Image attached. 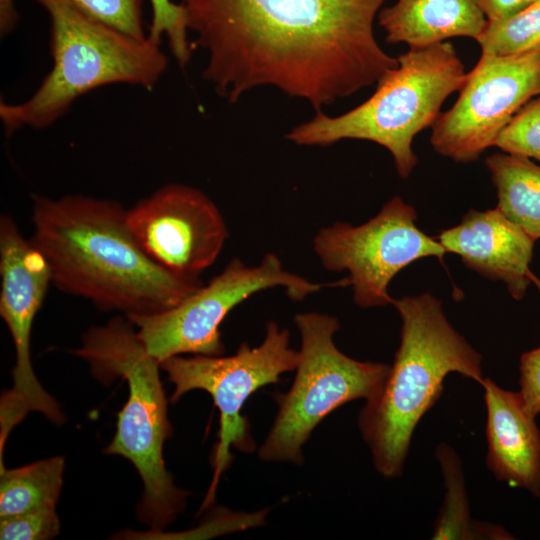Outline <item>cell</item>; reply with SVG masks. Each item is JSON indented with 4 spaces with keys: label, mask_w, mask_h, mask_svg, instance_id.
Segmentation results:
<instances>
[{
    "label": "cell",
    "mask_w": 540,
    "mask_h": 540,
    "mask_svg": "<svg viewBox=\"0 0 540 540\" xmlns=\"http://www.w3.org/2000/svg\"><path fill=\"white\" fill-rule=\"evenodd\" d=\"M387 0H182L203 77L230 102L258 86L316 111L366 88L398 65L378 44Z\"/></svg>",
    "instance_id": "obj_1"
},
{
    "label": "cell",
    "mask_w": 540,
    "mask_h": 540,
    "mask_svg": "<svg viewBox=\"0 0 540 540\" xmlns=\"http://www.w3.org/2000/svg\"><path fill=\"white\" fill-rule=\"evenodd\" d=\"M32 221L30 240L46 259L52 284L102 310L151 315L201 286L151 259L129 227L127 210L115 201L35 196Z\"/></svg>",
    "instance_id": "obj_2"
},
{
    "label": "cell",
    "mask_w": 540,
    "mask_h": 540,
    "mask_svg": "<svg viewBox=\"0 0 540 540\" xmlns=\"http://www.w3.org/2000/svg\"><path fill=\"white\" fill-rule=\"evenodd\" d=\"M402 319L400 345L378 392L366 400L358 427L373 465L386 479L403 472L414 430L450 372L483 381L481 355L447 320L431 294L393 300Z\"/></svg>",
    "instance_id": "obj_3"
},
{
    "label": "cell",
    "mask_w": 540,
    "mask_h": 540,
    "mask_svg": "<svg viewBox=\"0 0 540 540\" xmlns=\"http://www.w3.org/2000/svg\"><path fill=\"white\" fill-rule=\"evenodd\" d=\"M135 328L127 317L92 327L75 354L102 382L122 378L128 383V399L118 413L115 436L104 452L122 456L135 466L144 485L138 518L158 532L183 512L188 492L174 484L165 465L163 448L172 427L159 375L160 362L147 352Z\"/></svg>",
    "instance_id": "obj_4"
},
{
    "label": "cell",
    "mask_w": 540,
    "mask_h": 540,
    "mask_svg": "<svg viewBox=\"0 0 540 540\" xmlns=\"http://www.w3.org/2000/svg\"><path fill=\"white\" fill-rule=\"evenodd\" d=\"M50 18L53 65L37 90L20 103H0L6 135L43 129L81 96L111 84L153 89L168 60L160 44L135 38L82 11L70 0H36Z\"/></svg>",
    "instance_id": "obj_5"
},
{
    "label": "cell",
    "mask_w": 540,
    "mask_h": 540,
    "mask_svg": "<svg viewBox=\"0 0 540 540\" xmlns=\"http://www.w3.org/2000/svg\"><path fill=\"white\" fill-rule=\"evenodd\" d=\"M398 65L377 82L375 92L354 109L335 117L317 111L287 138L298 145L327 146L344 139L375 142L392 155L398 175L417 165L414 137L433 126L442 104L462 87L466 72L449 42L409 48Z\"/></svg>",
    "instance_id": "obj_6"
},
{
    "label": "cell",
    "mask_w": 540,
    "mask_h": 540,
    "mask_svg": "<svg viewBox=\"0 0 540 540\" xmlns=\"http://www.w3.org/2000/svg\"><path fill=\"white\" fill-rule=\"evenodd\" d=\"M301 345L294 381L278 400L279 409L258 450L267 462L303 463V446L319 423L342 405L368 400L380 389L389 367L355 360L334 343L337 318L319 312L295 316Z\"/></svg>",
    "instance_id": "obj_7"
},
{
    "label": "cell",
    "mask_w": 540,
    "mask_h": 540,
    "mask_svg": "<svg viewBox=\"0 0 540 540\" xmlns=\"http://www.w3.org/2000/svg\"><path fill=\"white\" fill-rule=\"evenodd\" d=\"M346 280L316 283L284 269L274 253L257 266L238 258L207 285L200 286L174 307L151 315L127 317L147 352L160 363L181 354L219 356L224 352L220 326L228 313L257 292L281 287L292 301L330 286H346Z\"/></svg>",
    "instance_id": "obj_8"
},
{
    "label": "cell",
    "mask_w": 540,
    "mask_h": 540,
    "mask_svg": "<svg viewBox=\"0 0 540 540\" xmlns=\"http://www.w3.org/2000/svg\"><path fill=\"white\" fill-rule=\"evenodd\" d=\"M299 352L290 347L288 329L275 321L266 326L263 342L251 348L240 344L230 356H174L160 363L175 389L171 401L176 402L192 390L208 392L220 413L219 440L213 455V477L201 509L207 508L223 472L232 460L231 447L249 452L254 442L249 425L241 415L246 400L258 389L279 381L283 373L296 369Z\"/></svg>",
    "instance_id": "obj_9"
},
{
    "label": "cell",
    "mask_w": 540,
    "mask_h": 540,
    "mask_svg": "<svg viewBox=\"0 0 540 540\" xmlns=\"http://www.w3.org/2000/svg\"><path fill=\"white\" fill-rule=\"evenodd\" d=\"M416 211L400 197L359 226L335 222L320 229L313 248L322 266L347 271L354 302L362 308L392 304L388 286L394 276L417 259L446 253L437 239L416 225Z\"/></svg>",
    "instance_id": "obj_10"
},
{
    "label": "cell",
    "mask_w": 540,
    "mask_h": 540,
    "mask_svg": "<svg viewBox=\"0 0 540 540\" xmlns=\"http://www.w3.org/2000/svg\"><path fill=\"white\" fill-rule=\"evenodd\" d=\"M0 275V315L16 353L13 385L2 395L0 403V437L7 439L14 426L31 411L42 413L58 425L65 417L59 404L38 381L30 355L33 321L52 284L50 268L41 252L6 215L0 220Z\"/></svg>",
    "instance_id": "obj_11"
},
{
    "label": "cell",
    "mask_w": 540,
    "mask_h": 540,
    "mask_svg": "<svg viewBox=\"0 0 540 540\" xmlns=\"http://www.w3.org/2000/svg\"><path fill=\"white\" fill-rule=\"evenodd\" d=\"M457 101L439 115L430 142L456 162L474 161L514 115L540 96V51L516 56L482 53L466 74Z\"/></svg>",
    "instance_id": "obj_12"
},
{
    "label": "cell",
    "mask_w": 540,
    "mask_h": 540,
    "mask_svg": "<svg viewBox=\"0 0 540 540\" xmlns=\"http://www.w3.org/2000/svg\"><path fill=\"white\" fill-rule=\"evenodd\" d=\"M144 251L167 271L189 280L210 267L228 238L224 218L202 191L167 184L127 210Z\"/></svg>",
    "instance_id": "obj_13"
},
{
    "label": "cell",
    "mask_w": 540,
    "mask_h": 540,
    "mask_svg": "<svg viewBox=\"0 0 540 540\" xmlns=\"http://www.w3.org/2000/svg\"><path fill=\"white\" fill-rule=\"evenodd\" d=\"M437 240L470 269L505 282L516 300L523 298L532 282L529 265L535 241L497 207L470 210L460 224L442 231Z\"/></svg>",
    "instance_id": "obj_14"
},
{
    "label": "cell",
    "mask_w": 540,
    "mask_h": 540,
    "mask_svg": "<svg viewBox=\"0 0 540 540\" xmlns=\"http://www.w3.org/2000/svg\"><path fill=\"white\" fill-rule=\"evenodd\" d=\"M484 388L487 410L486 463L497 480L540 497V430L519 392L505 390L489 378Z\"/></svg>",
    "instance_id": "obj_15"
},
{
    "label": "cell",
    "mask_w": 540,
    "mask_h": 540,
    "mask_svg": "<svg viewBox=\"0 0 540 540\" xmlns=\"http://www.w3.org/2000/svg\"><path fill=\"white\" fill-rule=\"evenodd\" d=\"M379 25L390 43L409 48L445 42L453 37L475 40L487 19L473 0H396L378 13Z\"/></svg>",
    "instance_id": "obj_16"
},
{
    "label": "cell",
    "mask_w": 540,
    "mask_h": 540,
    "mask_svg": "<svg viewBox=\"0 0 540 540\" xmlns=\"http://www.w3.org/2000/svg\"><path fill=\"white\" fill-rule=\"evenodd\" d=\"M497 208L534 241L540 239V166L529 158L496 153L486 159Z\"/></svg>",
    "instance_id": "obj_17"
},
{
    "label": "cell",
    "mask_w": 540,
    "mask_h": 540,
    "mask_svg": "<svg viewBox=\"0 0 540 540\" xmlns=\"http://www.w3.org/2000/svg\"><path fill=\"white\" fill-rule=\"evenodd\" d=\"M64 458L50 457L7 469L1 466L0 517L56 507L63 483Z\"/></svg>",
    "instance_id": "obj_18"
},
{
    "label": "cell",
    "mask_w": 540,
    "mask_h": 540,
    "mask_svg": "<svg viewBox=\"0 0 540 540\" xmlns=\"http://www.w3.org/2000/svg\"><path fill=\"white\" fill-rule=\"evenodd\" d=\"M437 458L441 464L446 495L443 508L436 521L433 539H473L474 536H509L500 528L473 525L466 497L464 477L460 461L455 452L446 444L437 448Z\"/></svg>",
    "instance_id": "obj_19"
},
{
    "label": "cell",
    "mask_w": 540,
    "mask_h": 540,
    "mask_svg": "<svg viewBox=\"0 0 540 540\" xmlns=\"http://www.w3.org/2000/svg\"><path fill=\"white\" fill-rule=\"evenodd\" d=\"M476 41L482 53L497 56L540 51V0L506 18L487 20Z\"/></svg>",
    "instance_id": "obj_20"
},
{
    "label": "cell",
    "mask_w": 540,
    "mask_h": 540,
    "mask_svg": "<svg viewBox=\"0 0 540 540\" xmlns=\"http://www.w3.org/2000/svg\"><path fill=\"white\" fill-rule=\"evenodd\" d=\"M494 146L540 162V96L527 102L499 133Z\"/></svg>",
    "instance_id": "obj_21"
},
{
    "label": "cell",
    "mask_w": 540,
    "mask_h": 540,
    "mask_svg": "<svg viewBox=\"0 0 540 540\" xmlns=\"http://www.w3.org/2000/svg\"><path fill=\"white\" fill-rule=\"evenodd\" d=\"M152 21L147 37L158 44L165 35L176 61L185 67L191 58V44L187 39V19L184 6L172 0H150Z\"/></svg>",
    "instance_id": "obj_22"
},
{
    "label": "cell",
    "mask_w": 540,
    "mask_h": 540,
    "mask_svg": "<svg viewBox=\"0 0 540 540\" xmlns=\"http://www.w3.org/2000/svg\"><path fill=\"white\" fill-rule=\"evenodd\" d=\"M88 15L138 39H145L142 0H70Z\"/></svg>",
    "instance_id": "obj_23"
},
{
    "label": "cell",
    "mask_w": 540,
    "mask_h": 540,
    "mask_svg": "<svg viewBox=\"0 0 540 540\" xmlns=\"http://www.w3.org/2000/svg\"><path fill=\"white\" fill-rule=\"evenodd\" d=\"M60 533V520L55 507H42L3 517L1 540H47Z\"/></svg>",
    "instance_id": "obj_24"
},
{
    "label": "cell",
    "mask_w": 540,
    "mask_h": 540,
    "mask_svg": "<svg viewBox=\"0 0 540 540\" xmlns=\"http://www.w3.org/2000/svg\"><path fill=\"white\" fill-rule=\"evenodd\" d=\"M519 371L524 409L536 418L540 413V346L521 355Z\"/></svg>",
    "instance_id": "obj_25"
},
{
    "label": "cell",
    "mask_w": 540,
    "mask_h": 540,
    "mask_svg": "<svg viewBox=\"0 0 540 540\" xmlns=\"http://www.w3.org/2000/svg\"><path fill=\"white\" fill-rule=\"evenodd\" d=\"M487 20L506 18L532 3L534 0H473Z\"/></svg>",
    "instance_id": "obj_26"
},
{
    "label": "cell",
    "mask_w": 540,
    "mask_h": 540,
    "mask_svg": "<svg viewBox=\"0 0 540 540\" xmlns=\"http://www.w3.org/2000/svg\"><path fill=\"white\" fill-rule=\"evenodd\" d=\"M18 20L14 0H0V30L1 35L10 32Z\"/></svg>",
    "instance_id": "obj_27"
},
{
    "label": "cell",
    "mask_w": 540,
    "mask_h": 540,
    "mask_svg": "<svg viewBox=\"0 0 540 540\" xmlns=\"http://www.w3.org/2000/svg\"><path fill=\"white\" fill-rule=\"evenodd\" d=\"M531 280L533 283H535V285L537 286L539 292H540V280L538 278H536L533 273L531 274Z\"/></svg>",
    "instance_id": "obj_28"
}]
</instances>
